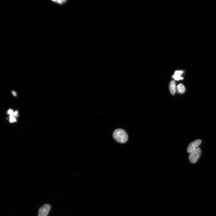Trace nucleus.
I'll use <instances>...</instances> for the list:
<instances>
[{"instance_id": "nucleus-7", "label": "nucleus", "mask_w": 216, "mask_h": 216, "mask_svg": "<svg viewBox=\"0 0 216 216\" xmlns=\"http://www.w3.org/2000/svg\"><path fill=\"white\" fill-rule=\"evenodd\" d=\"M179 94H183L185 91V88L184 86L181 83L178 84L176 88Z\"/></svg>"}, {"instance_id": "nucleus-10", "label": "nucleus", "mask_w": 216, "mask_h": 216, "mask_svg": "<svg viewBox=\"0 0 216 216\" xmlns=\"http://www.w3.org/2000/svg\"><path fill=\"white\" fill-rule=\"evenodd\" d=\"M14 113L13 111L11 109H9L8 112V113L10 116H13Z\"/></svg>"}, {"instance_id": "nucleus-12", "label": "nucleus", "mask_w": 216, "mask_h": 216, "mask_svg": "<svg viewBox=\"0 0 216 216\" xmlns=\"http://www.w3.org/2000/svg\"><path fill=\"white\" fill-rule=\"evenodd\" d=\"M12 93L14 96H16V93L15 91H12Z\"/></svg>"}, {"instance_id": "nucleus-5", "label": "nucleus", "mask_w": 216, "mask_h": 216, "mask_svg": "<svg viewBox=\"0 0 216 216\" xmlns=\"http://www.w3.org/2000/svg\"><path fill=\"white\" fill-rule=\"evenodd\" d=\"M183 72L184 71L182 70H176L175 71L174 75L172 76V77L176 80H182L183 78L181 76Z\"/></svg>"}, {"instance_id": "nucleus-1", "label": "nucleus", "mask_w": 216, "mask_h": 216, "mask_svg": "<svg viewBox=\"0 0 216 216\" xmlns=\"http://www.w3.org/2000/svg\"><path fill=\"white\" fill-rule=\"evenodd\" d=\"M113 138L118 142L123 143L127 141L128 136L125 130L121 129L115 130L113 134Z\"/></svg>"}, {"instance_id": "nucleus-6", "label": "nucleus", "mask_w": 216, "mask_h": 216, "mask_svg": "<svg viewBox=\"0 0 216 216\" xmlns=\"http://www.w3.org/2000/svg\"><path fill=\"white\" fill-rule=\"evenodd\" d=\"M169 88L171 94H174L176 93V82L174 80H172L170 82Z\"/></svg>"}, {"instance_id": "nucleus-3", "label": "nucleus", "mask_w": 216, "mask_h": 216, "mask_svg": "<svg viewBox=\"0 0 216 216\" xmlns=\"http://www.w3.org/2000/svg\"><path fill=\"white\" fill-rule=\"evenodd\" d=\"M50 208V206L48 204H45L39 209L38 216H47Z\"/></svg>"}, {"instance_id": "nucleus-8", "label": "nucleus", "mask_w": 216, "mask_h": 216, "mask_svg": "<svg viewBox=\"0 0 216 216\" xmlns=\"http://www.w3.org/2000/svg\"><path fill=\"white\" fill-rule=\"evenodd\" d=\"M51 1L59 5H62L66 2V0H52Z\"/></svg>"}, {"instance_id": "nucleus-4", "label": "nucleus", "mask_w": 216, "mask_h": 216, "mask_svg": "<svg viewBox=\"0 0 216 216\" xmlns=\"http://www.w3.org/2000/svg\"><path fill=\"white\" fill-rule=\"evenodd\" d=\"M201 143V140H196L191 143L188 145L187 151L188 153H191L196 149Z\"/></svg>"}, {"instance_id": "nucleus-11", "label": "nucleus", "mask_w": 216, "mask_h": 216, "mask_svg": "<svg viewBox=\"0 0 216 216\" xmlns=\"http://www.w3.org/2000/svg\"><path fill=\"white\" fill-rule=\"evenodd\" d=\"M18 116V112L17 111H15L14 112L13 116L14 117H17Z\"/></svg>"}, {"instance_id": "nucleus-2", "label": "nucleus", "mask_w": 216, "mask_h": 216, "mask_svg": "<svg viewBox=\"0 0 216 216\" xmlns=\"http://www.w3.org/2000/svg\"><path fill=\"white\" fill-rule=\"evenodd\" d=\"M201 153V149L199 148H197L190 154L188 158L189 161L192 163H196L199 159Z\"/></svg>"}, {"instance_id": "nucleus-9", "label": "nucleus", "mask_w": 216, "mask_h": 216, "mask_svg": "<svg viewBox=\"0 0 216 216\" xmlns=\"http://www.w3.org/2000/svg\"><path fill=\"white\" fill-rule=\"evenodd\" d=\"M9 121L10 122H13L16 121L15 118L13 116H10Z\"/></svg>"}]
</instances>
